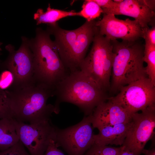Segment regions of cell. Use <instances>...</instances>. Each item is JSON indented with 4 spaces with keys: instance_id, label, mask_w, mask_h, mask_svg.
Instances as JSON below:
<instances>
[{
    "instance_id": "cell-1",
    "label": "cell",
    "mask_w": 155,
    "mask_h": 155,
    "mask_svg": "<svg viewBox=\"0 0 155 155\" xmlns=\"http://www.w3.org/2000/svg\"><path fill=\"white\" fill-rule=\"evenodd\" d=\"M10 98L13 118L34 124L50 120L55 113L54 105L47 104L55 96V90L34 82L24 86L5 90Z\"/></svg>"
},
{
    "instance_id": "cell-2",
    "label": "cell",
    "mask_w": 155,
    "mask_h": 155,
    "mask_svg": "<svg viewBox=\"0 0 155 155\" xmlns=\"http://www.w3.org/2000/svg\"><path fill=\"white\" fill-rule=\"evenodd\" d=\"M55 113H59L61 103L67 102L77 106L85 116L91 114L108 98L105 91L80 70L70 73L61 81L55 87Z\"/></svg>"
},
{
    "instance_id": "cell-3",
    "label": "cell",
    "mask_w": 155,
    "mask_h": 155,
    "mask_svg": "<svg viewBox=\"0 0 155 155\" xmlns=\"http://www.w3.org/2000/svg\"><path fill=\"white\" fill-rule=\"evenodd\" d=\"M96 21H86L72 30L61 28L57 23L48 25L46 30L55 37L54 41L60 57L69 73L80 70L90 45L99 31Z\"/></svg>"
},
{
    "instance_id": "cell-4",
    "label": "cell",
    "mask_w": 155,
    "mask_h": 155,
    "mask_svg": "<svg viewBox=\"0 0 155 155\" xmlns=\"http://www.w3.org/2000/svg\"><path fill=\"white\" fill-rule=\"evenodd\" d=\"M35 37L29 40L33 57L34 79L55 90L57 85L69 73L64 65L51 34L40 28Z\"/></svg>"
},
{
    "instance_id": "cell-5",
    "label": "cell",
    "mask_w": 155,
    "mask_h": 155,
    "mask_svg": "<svg viewBox=\"0 0 155 155\" xmlns=\"http://www.w3.org/2000/svg\"><path fill=\"white\" fill-rule=\"evenodd\" d=\"M111 41L115 55L112 69L111 89L115 92L123 86L148 76L144 65V46L138 40Z\"/></svg>"
},
{
    "instance_id": "cell-6",
    "label": "cell",
    "mask_w": 155,
    "mask_h": 155,
    "mask_svg": "<svg viewBox=\"0 0 155 155\" xmlns=\"http://www.w3.org/2000/svg\"><path fill=\"white\" fill-rule=\"evenodd\" d=\"M91 50L80 69L106 92L110 87V78L115 54L111 41L99 34L94 38Z\"/></svg>"
},
{
    "instance_id": "cell-7",
    "label": "cell",
    "mask_w": 155,
    "mask_h": 155,
    "mask_svg": "<svg viewBox=\"0 0 155 155\" xmlns=\"http://www.w3.org/2000/svg\"><path fill=\"white\" fill-rule=\"evenodd\" d=\"M119 93L107 100L122 106L131 116L155 105V86L148 77L122 87Z\"/></svg>"
},
{
    "instance_id": "cell-8",
    "label": "cell",
    "mask_w": 155,
    "mask_h": 155,
    "mask_svg": "<svg viewBox=\"0 0 155 155\" xmlns=\"http://www.w3.org/2000/svg\"><path fill=\"white\" fill-rule=\"evenodd\" d=\"M22 39L21 44L17 50L11 44L5 46L9 55L6 60L0 63L1 69L9 70L13 75V83L9 88L24 86L34 82L33 55L29 39L24 36L22 37Z\"/></svg>"
},
{
    "instance_id": "cell-9",
    "label": "cell",
    "mask_w": 155,
    "mask_h": 155,
    "mask_svg": "<svg viewBox=\"0 0 155 155\" xmlns=\"http://www.w3.org/2000/svg\"><path fill=\"white\" fill-rule=\"evenodd\" d=\"M91 114L78 123L64 129L57 127L55 141L68 155H84L94 144Z\"/></svg>"
},
{
    "instance_id": "cell-10",
    "label": "cell",
    "mask_w": 155,
    "mask_h": 155,
    "mask_svg": "<svg viewBox=\"0 0 155 155\" xmlns=\"http://www.w3.org/2000/svg\"><path fill=\"white\" fill-rule=\"evenodd\" d=\"M131 117L132 124L122 146L134 155H140L154 133L155 105L133 113Z\"/></svg>"
},
{
    "instance_id": "cell-11",
    "label": "cell",
    "mask_w": 155,
    "mask_h": 155,
    "mask_svg": "<svg viewBox=\"0 0 155 155\" xmlns=\"http://www.w3.org/2000/svg\"><path fill=\"white\" fill-rule=\"evenodd\" d=\"M15 120L20 140L30 155H43L51 140H55L57 127L50 120L34 124Z\"/></svg>"
},
{
    "instance_id": "cell-12",
    "label": "cell",
    "mask_w": 155,
    "mask_h": 155,
    "mask_svg": "<svg viewBox=\"0 0 155 155\" xmlns=\"http://www.w3.org/2000/svg\"><path fill=\"white\" fill-rule=\"evenodd\" d=\"M99 34L111 41L121 39L134 42L142 38V28L138 22L129 18L119 19L113 14H103L100 20L96 22Z\"/></svg>"
},
{
    "instance_id": "cell-13",
    "label": "cell",
    "mask_w": 155,
    "mask_h": 155,
    "mask_svg": "<svg viewBox=\"0 0 155 155\" xmlns=\"http://www.w3.org/2000/svg\"><path fill=\"white\" fill-rule=\"evenodd\" d=\"M103 14L123 15L134 18L142 28L148 25L154 18L153 4L151 0H123L113 9H102Z\"/></svg>"
},
{
    "instance_id": "cell-14",
    "label": "cell",
    "mask_w": 155,
    "mask_h": 155,
    "mask_svg": "<svg viewBox=\"0 0 155 155\" xmlns=\"http://www.w3.org/2000/svg\"><path fill=\"white\" fill-rule=\"evenodd\" d=\"M98 105L91 114L94 128L130 122L131 116L120 105L107 100Z\"/></svg>"
},
{
    "instance_id": "cell-15",
    "label": "cell",
    "mask_w": 155,
    "mask_h": 155,
    "mask_svg": "<svg viewBox=\"0 0 155 155\" xmlns=\"http://www.w3.org/2000/svg\"><path fill=\"white\" fill-rule=\"evenodd\" d=\"M132 124L131 120L128 123L108 125L98 129V133L94 135V144L122 146Z\"/></svg>"
},
{
    "instance_id": "cell-16",
    "label": "cell",
    "mask_w": 155,
    "mask_h": 155,
    "mask_svg": "<svg viewBox=\"0 0 155 155\" xmlns=\"http://www.w3.org/2000/svg\"><path fill=\"white\" fill-rule=\"evenodd\" d=\"M19 141L15 119H0V150L2 151L7 149Z\"/></svg>"
},
{
    "instance_id": "cell-17",
    "label": "cell",
    "mask_w": 155,
    "mask_h": 155,
    "mask_svg": "<svg viewBox=\"0 0 155 155\" xmlns=\"http://www.w3.org/2000/svg\"><path fill=\"white\" fill-rule=\"evenodd\" d=\"M74 16H79V12L73 10L67 11L52 8L49 3L46 11L44 12L42 9L39 8L34 13L33 18L36 21L37 25L41 24L49 25L56 24L58 21L62 18Z\"/></svg>"
},
{
    "instance_id": "cell-18",
    "label": "cell",
    "mask_w": 155,
    "mask_h": 155,
    "mask_svg": "<svg viewBox=\"0 0 155 155\" xmlns=\"http://www.w3.org/2000/svg\"><path fill=\"white\" fill-rule=\"evenodd\" d=\"M143 61L147 64L146 74L155 86V46L145 43L144 45Z\"/></svg>"
},
{
    "instance_id": "cell-19",
    "label": "cell",
    "mask_w": 155,
    "mask_h": 155,
    "mask_svg": "<svg viewBox=\"0 0 155 155\" xmlns=\"http://www.w3.org/2000/svg\"><path fill=\"white\" fill-rule=\"evenodd\" d=\"M102 11L101 8L93 0H86L82 5V9L79 12V16L90 22L98 18Z\"/></svg>"
},
{
    "instance_id": "cell-20",
    "label": "cell",
    "mask_w": 155,
    "mask_h": 155,
    "mask_svg": "<svg viewBox=\"0 0 155 155\" xmlns=\"http://www.w3.org/2000/svg\"><path fill=\"white\" fill-rule=\"evenodd\" d=\"M124 148L94 144L84 155H120Z\"/></svg>"
},
{
    "instance_id": "cell-21",
    "label": "cell",
    "mask_w": 155,
    "mask_h": 155,
    "mask_svg": "<svg viewBox=\"0 0 155 155\" xmlns=\"http://www.w3.org/2000/svg\"><path fill=\"white\" fill-rule=\"evenodd\" d=\"M13 118L10 98L5 90L0 88V119Z\"/></svg>"
},
{
    "instance_id": "cell-22",
    "label": "cell",
    "mask_w": 155,
    "mask_h": 155,
    "mask_svg": "<svg viewBox=\"0 0 155 155\" xmlns=\"http://www.w3.org/2000/svg\"><path fill=\"white\" fill-rule=\"evenodd\" d=\"M14 81L13 73L9 70H3L0 74V88L5 90L9 88Z\"/></svg>"
},
{
    "instance_id": "cell-23",
    "label": "cell",
    "mask_w": 155,
    "mask_h": 155,
    "mask_svg": "<svg viewBox=\"0 0 155 155\" xmlns=\"http://www.w3.org/2000/svg\"><path fill=\"white\" fill-rule=\"evenodd\" d=\"M0 155H30L26 151L20 140L9 148L0 152Z\"/></svg>"
},
{
    "instance_id": "cell-24",
    "label": "cell",
    "mask_w": 155,
    "mask_h": 155,
    "mask_svg": "<svg viewBox=\"0 0 155 155\" xmlns=\"http://www.w3.org/2000/svg\"><path fill=\"white\" fill-rule=\"evenodd\" d=\"M142 38L145 40V43L149 44L155 46V27L152 26L150 28L149 27L142 28Z\"/></svg>"
},
{
    "instance_id": "cell-25",
    "label": "cell",
    "mask_w": 155,
    "mask_h": 155,
    "mask_svg": "<svg viewBox=\"0 0 155 155\" xmlns=\"http://www.w3.org/2000/svg\"><path fill=\"white\" fill-rule=\"evenodd\" d=\"M58 147L55 141L51 140L43 155H65Z\"/></svg>"
},
{
    "instance_id": "cell-26",
    "label": "cell",
    "mask_w": 155,
    "mask_h": 155,
    "mask_svg": "<svg viewBox=\"0 0 155 155\" xmlns=\"http://www.w3.org/2000/svg\"><path fill=\"white\" fill-rule=\"evenodd\" d=\"M102 9H109L114 8L117 3L112 0H93Z\"/></svg>"
},
{
    "instance_id": "cell-27",
    "label": "cell",
    "mask_w": 155,
    "mask_h": 155,
    "mask_svg": "<svg viewBox=\"0 0 155 155\" xmlns=\"http://www.w3.org/2000/svg\"><path fill=\"white\" fill-rule=\"evenodd\" d=\"M142 153L145 155H155V148H153L150 150L144 149L142 152Z\"/></svg>"
},
{
    "instance_id": "cell-28",
    "label": "cell",
    "mask_w": 155,
    "mask_h": 155,
    "mask_svg": "<svg viewBox=\"0 0 155 155\" xmlns=\"http://www.w3.org/2000/svg\"><path fill=\"white\" fill-rule=\"evenodd\" d=\"M120 155H134L131 152L124 148L122 151Z\"/></svg>"
},
{
    "instance_id": "cell-29",
    "label": "cell",
    "mask_w": 155,
    "mask_h": 155,
    "mask_svg": "<svg viewBox=\"0 0 155 155\" xmlns=\"http://www.w3.org/2000/svg\"><path fill=\"white\" fill-rule=\"evenodd\" d=\"M123 0H114L113 1L117 4H119L121 3Z\"/></svg>"
},
{
    "instance_id": "cell-30",
    "label": "cell",
    "mask_w": 155,
    "mask_h": 155,
    "mask_svg": "<svg viewBox=\"0 0 155 155\" xmlns=\"http://www.w3.org/2000/svg\"><path fill=\"white\" fill-rule=\"evenodd\" d=\"M3 44V43L1 42H0V51L1 52V51L2 50L1 49V46Z\"/></svg>"
},
{
    "instance_id": "cell-31",
    "label": "cell",
    "mask_w": 155,
    "mask_h": 155,
    "mask_svg": "<svg viewBox=\"0 0 155 155\" xmlns=\"http://www.w3.org/2000/svg\"><path fill=\"white\" fill-rule=\"evenodd\" d=\"M1 53L0 51V55H1ZM1 63V60H0V63Z\"/></svg>"
}]
</instances>
